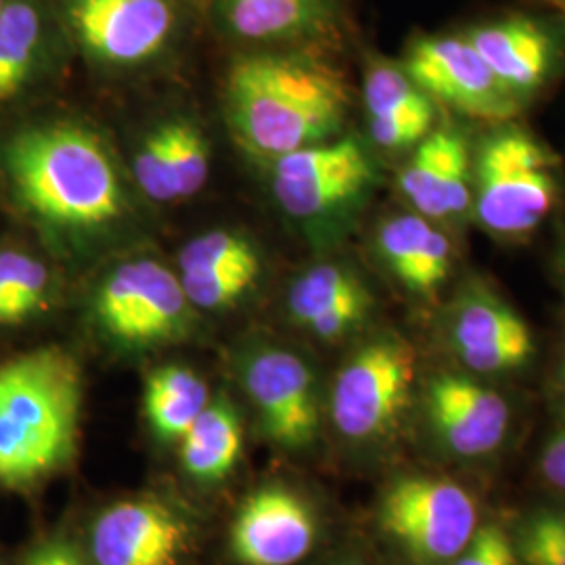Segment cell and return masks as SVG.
Here are the masks:
<instances>
[{
  "mask_svg": "<svg viewBox=\"0 0 565 565\" xmlns=\"http://www.w3.org/2000/svg\"><path fill=\"white\" fill-rule=\"evenodd\" d=\"M186 312L189 300L181 277L149 258L118 266L102 282L95 300L103 331L124 345H153L179 338Z\"/></svg>",
  "mask_w": 565,
  "mask_h": 565,
  "instance_id": "52a82bcc",
  "label": "cell"
},
{
  "mask_svg": "<svg viewBox=\"0 0 565 565\" xmlns=\"http://www.w3.org/2000/svg\"><path fill=\"white\" fill-rule=\"evenodd\" d=\"M317 534V518L302 497L266 486L239 507L231 548L243 565H296L312 551Z\"/></svg>",
  "mask_w": 565,
  "mask_h": 565,
  "instance_id": "7c38bea8",
  "label": "cell"
},
{
  "mask_svg": "<svg viewBox=\"0 0 565 565\" xmlns=\"http://www.w3.org/2000/svg\"><path fill=\"white\" fill-rule=\"evenodd\" d=\"M518 562L513 539L501 525L486 524L476 530L455 565H518Z\"/></svg>",
  "mask_w": 565,
  "mask_h": 565,
  "instance_id": "4dcf8cb0",
  "label": "cell"
},
{
  "mask_svg": "<svg viewBox=\"0 0 565 565\" xmlns=\"http://www.w3.org/2000/svg\"><path fill=\"white\" fill-rule=\"evenodd\" d=\"M427 419L440 445L459 457H484L505 440V398L461 373L436 375L425 392Z\"/></svg>",
  "mask_w": 565,
  "mask_h": 565,
  "instance_id": "4fadbf2b",
  "label": "cell"
},
{
  "mask_svg": "<svg viewBox=\"0 0 565 565\" xmlns=\"http://www.w3.org/2000/svg\"><path fill=\"white\" fill-rule=\"evenodd\" d=\"M415 382V352L394 335L363 345L333 384L331 417L343 438L369 443L398 424Z\"/></svg>",
  "mask_w": 565,
  "mask_h": 565,
  "instance_id": "8992f818",
  "label": "cell"
},
{
  "mask_svg": "<svg viewBox=\"0 0 565 565\" xmlns=\"http://www.w3.org/2000/svg\"><path fill=\"white\" fill-rule=\"evenodd\" d=\"M525 565H565V511H541L527 518L513 541Z\"/></svg>",
  "mask_w": 565,
  "mask_h": 565,
  "instance_id": "f1b7e54d",
  "label": "cell"
},
{
  "mask_svg": "<svg viewBox=\"0 0 565 565\" xmlns=\"http://www.w3.org/2000/svg\"><path fill=\"white\" fill-rule=\"evenodd\" d=\"M260 266L258 252L242 235L231 231H212L186 243L181 252V273Z\"/></svg>",
  "mask_w": 565,
  "mask_h": 565,
  "instance_id": "83f0119b",
  "label": "cell"
},
{
  "mask_svg": "<svg viewBox=\"0 0 565 565\" xmlns=\"http://www.w3.org/2000/svg\"><path fill=\"white\" fill-rule=\"evenodd\" d=\"M373 163L361 142H317L277 158L275 195L296 218H319L354 202L373 181Z\"/></svg>",
  "mask_w": 565,
  "mask_h": 565,
  "instance_id": "9c48e42d",
  "label": "cell"
},
{
  "mask_svg": "<svg viewBox=\"0 0 565 565\" xmlns=\"http://www.w3.org/2000/svg\"><path fill=\"white\" fill-rule=\"evenodd\" d=\"M82 46L111 65L156 57L177 28L170 0H65Z\"/></svg>",
  "mask_w": 565,
  "mask_h": 565,
  "instance_id": "30bf717a",
  "label": "cell"
},
{
  "mask_svg": "<svg viewBox=\"0 0 565 565\" xmlns=\"http://www.w3.org/2000/svg\"><path fill=\"white\" fill-rule=\"evenodd\" d=\"M404 72L429 99L486 121L511 120L520 111L515 97L463 36H425L413 42Z\"/></svg>",
  "mask_w": 565,
  "mask_h": 565,
  "instance_id": "ba28073f",
  "label": "cell"
},
{
  "mask_svg": "<svg viewBox=\"0 0 565 565\" xmlns=\"http://www.w3.org/2000/svg\"><path fill=\"white\" fill-rule=\"evenodd\" d=\"M473 160L471 210L480 226L501 239L532 235L559 195L555 156L525 130L501 128Z\"/></svg>",
  "mask_w": 565,
  "mask_h": 565,
  "instance_id": "277c9868",
  "label": "cell"
},
{
  "mask_svg": "<svg viewBox=\"0 0 565 565\" xmlns=\"http://www.w3.org/2000/svg\"><path fill=\"white\" fill-rule=\"evenodd\" d=\"M333 0H221L228 32L245 41H281L317 28Z\"/></svg>",
  "mask_w": 565,
  "mask_h": 565,
  "instance_id": "603a6c76",
  "label": "cell"
},
{
  "mask_svg": "<svg viewBox=\"0 0 565 565\" xmlns=\"http://www.w3.org/2000/svg\"><path fill=\"white\" fill-rule=\"evenodd\" d=\"M371 139L384 149H404L424 141L434 124L431 99L404 70L375 63L364 82Z\"/></svg>",
  "mask_w": 565,
  "mask_h": 565,
  "instance_id": "ffe728a7",
  "label": "cell"
},
{
  "mask_svg": "<svg viewBox=\"0 0 565 565\" xmlns=\"http://www.w3.org/2000/svg\"><path fill=\"white\" fill-rule=\"evenodd\" d=\"M82 373L60 345L0 363V490L28 492L76 455Z\"/></svg>",
  "mask_w": 565,
  "mask_h": 565,
  "instance_id": "6da1fadb",
  "label": "cell"
},
{
  "mask_svg": "<svg viewBox=\"0 0 565 565\" xmlns=\"http://www.w3.org/2000/svg\"><path fill=\"white\" fill-rule=\"evenodd\" d=\"M492 74L522 97L534 93L555 60V42L545 25L530 18H509L478 25L465 34Z\"/></svg>",
  "mask_w": 565,
  "mask_h": 565,
  "instance_id": "e0dca14e",
  "label": "cell"
},
{
  "mask_svg": "<svg viewBox=\"0 0 565 565\" xmlns=\"http://www.w3.org/2000/svg\"><path fill=\"white\" fill-rule=\"evenodd\" d=\"M401 191L429 221L459 218L471 210L473 166L463 137L455 130L427 135L401 172Z\"/></svg>",
  "mask_w": 565,
  "mask_h": 565,
  "instance_id": "2e32d148",
  "label": "cell"
},
{
  "mask_svg": "<svg viewBox=\"0 0 565 565\" xmlns=\"http://www.w3.org/2000/svg\"><path fill=\"white\" fill-rule=\"evenodd\" d=\"M186 546V524L151 499L107 507L90 532L95 565H179Z\"/></svg>",
  "mask_w": 565,
  "mask_h": 565,
  "instance_id": "5bb4252c",
  "label": "cell"
},
{
  "mask_svg": "<svg viewBox=\"0 0 565 565\" xmlns=\"http://www.w3.org/2000/svg\"><path fill=\"white\" fill-rule=\"evenodd\" d=\"M135 179L142 193L153 202H172L170 166H168V130L156 128L135 156Z\"/></svg>",
  "mask_w": 565,
  "mask_h": 565,
  "instance_id": "f546056e",
  "label": "cell"
},
{
  "mask_svg": "<svg viewBox=\"0 0 565 565\" xmlns=\"http://www.w3.org/2000/svg\"><path fill=\"white\" fill-rule=\"evenodd\" d=\"M564 277H565V258H564Z\"/></svg>",
  "mask_w": 565,
  "mask_h": 565,
  "instance_id": "d590c367",
  "label": "cell"
},
{
  "mask_svg": "<svg viewBox=\"0 0 565 565\" xmlns=\"http://www.w3.org/2000/svg\"><path fill=\"white\" fill-rule=\"evenodd\" d=\"M4 2H7V0H0V11H2V7H4Z\"/></svg>",
  "mask_w": 565,
  "mask_h": 565,
  "instance_id": "e575fe53",
  "label": "cell"
},
{
  "mask_svg": "<svg viewBox=\"0 0 565 565\" xmlns=\"http://www.w3.org/2000/svg\"><path fill=\"white\" fill-rule=\"evenodd\" d=\"M548 4H553V7H557L559 11H564L565 13V0H545Z\"/></svg>",
  "mask_w": 565,
  "mask_h": 565,
  "instance_id": "836d02e7",
  "label": "cell"
},
{
  "mask_svg": "<svg viewBox=\"0 0 565 565\" xmlns=\"http://www.w3.org/2000/svg\"><path fill=\"white\" fill-rule=\"evenodd\" d=\"M226 103L243 145L277 160L338 132L345 90L340 78L319 63L258 53L231 67Z\"/></svg>",
  "mask_w": 565,
  "mask_h": 565,
  "instance_id": "7a4b0ae2",
  "label": "cell"
},
{
  "mask_svg": "<svg viewBox=\"0 0 565 565\" xmlns=\"http://www.w3.org/2000/svg\"><path fill=\"white\" fill-rule=\"evenodd\" d=\"M44 18L34 0H7L0 11V102L18 95L41 57Z\"/></svg>",
  "mask_w": 565,
  "mask_h": 565,
  "instance_id": "cb8c5ba5",
  "label": "cell"
},
{
  "mask_svg": "<svg viewBox=\"0 0 565 565\" xmlns=\"http://www.w3.org/2000/svg\"><path fill=\"white\" fill-rule=\"evenodd\" d=\"M4 163L21 202L44 223L95 228L118 221L124 212L114 160L82 128L25 130L9 142Z\"/></svg>",
  "mask_w": 565,
  "mask_h": 565,
  "instance_id": "3957f363",
  "label": "cell"
},
{
  "mask_svg": "<svg viewBox=\"0 0 565 565\" xmlns=\"http://www.w3.org/2000/svg\"><path fill=\"white\" fill-rule=\"evenodd\" d=\"M294 321L321 340H338L364 321L371 296L361 279L338 264H319L291 285L287 298Z\"/></svg>",
  "mask_w": 565,
  "mask_h": 565,
  "instance_id": "ac0fdd59",
  "label": "cell"
},
{
  "mask_svg": "<svg viewBox=\"0 0 565 565\" xmlns=\"http://www.w3.org/2000/svg\"><path fill=\"white\" fill-rule=\"evenodd\" d=\"M380 524L413 562L443 565L469 545L478 530V509L452 480L408 476L385 490Z\"/></svg>",
  "mask_w": 565,
  "mask_h": 565,
  "instance_id": "5b68a950",
  "label": "cell"
},
{
  "mask_svg": "<svg viewBox=\"0 0 565 565\" xmlns=\"http://www.w3.org/2000/svg\"><path fill=\"white\" fill-rule=\"evenodd\" d=\"M450 345L476 373H505L534 354V338L524 319L486 287L463 291L450 317Z\"/></svg>",
  "mask_w": 565,
  "mask_h": 565,
  "instance_id": "9a60e30c",
  "label": "cell"
},
{
  "mask_svg": "<svg viewBox=\"0 0 565 565\" xmlns=\"http://www.w3.org/2000/svg\"><path fill=\"white\" fill-rule=\"evenodd\" d=\"M168 166L172 202L195 195L210 174V149L202 130L191 121H168Z\"/></svg>",
  "mask_w": 565,
  "mask_h": 565,
  "instance_id": "484cf974",
  "label": "cell"
},
{
  "mask_svg": "<svg viewBox=\"0 0 565 565\" xmlns=\"http://www.w3.org/2000/svg\"><path fill=\"white\" fill-rule=\"evenodd\" d=\"M210 404L207 385L184 366L156 369L145 384V417L163 443H181L182 436Z\"/></svg>",
  "mask_w": 565,
  "mask_h": 565,
  "instance_id": "7402d4cb",
  "label": "cell"
},
{
  "mask_svg": "<svg viewBox=\"0 0 565 565\" xmlns=\"http://www.w3.org/2000/svg\"><path fill=\"white\" fill-rule=\"evenodd\" d=\"M242 448V424L235 406L228 401H216L203 408L182 436V467L195 480L218 482L235 469Z\"/></svg>",
  "mask_w": 565,
  "mask_h": 565,
  "instance_id": "44dd1931",
  "label": "cell"
},
{
  "mask_svg": "<svg viewBox=\"0 0 565 565\" xmlns=\"http://www.w3.org/2000/svg\"><path fill=\"white\" fill-rule=\"evenodd\" d=\"M377 249L390 273L417 296H434L452 270V245L422 214L385 221L377 235Z\"/></svg>",
  "mask_w": 565,
  "mask_h": 565,
  "instance_id": "d6986e66",
  "label": "cell"
},
{
  "mask_svg": "<svg viewBox=\"0 0 565 565\" xmlns=\"http://www.w3.org/2000/svg\"><path fill=\"white\" fill-rule=\"evenodd\" d=\"M51 273L36 256L0 249V331L20 329L49 310Z\"/></svg>",
  "mask_w": 565,
  "mask_h": 565,
  "instance_id": "d4e9b609",
  "label": "cell"
},
{
  "mask_svg": "<svg viewBox=\"0 0 565 565\" xmlns=\"http://www.w3.org/2000/svg\"><path fill=\"white\" fill-rule=\"evenodd\" d=\"M245 387L256 404L264 434L287 450H300L319 436L315 377L300 356L287 350H263L245 366Z\"/></svg>",
  "mask_w": 565,
  "mask_h": 565,
  "instance_id": "8fae6325",
  "label": "cell"
},
{
  "mask_svg": "<svg viewBox=\"0 0 565 565\" xmlns=\"http://www.w3.org/2000/svg\"><path fill=\"white\" fill-rule=\"evenodd\" d=\"M541 471L548 484L565 492V413L545 445L541 457Z\"/></svg>",
  "mask_w": 565,
  "mask_h": 565,
  "instance_id": "d6a6232c",
  "label": "cell"
},
{
  "mask_svg": "<svg viewBox=\"0 0 565 565\" xmlns=\"http://www.w3.org/2000/svg\"><path fill=\"white\" fill-rule=\"evenodd\" d=\"M564 380H565V369H564Z\"/></svg>",
  "mask_w": 565,
  "mask_h": 565,
  "instance_id": "74e56055",
  "label": "cell"
},
{
  "mask_svg": "<svg viewBox=\"0 0 565 565\" xmlns=\"http://www.w3.org/2000/svg\"><path fill=\"white\" fill-rule=\"evenodd\" d=\"M258 275L260 266L181 273V285L189 303L203 310H218L239 302L254 287Z\"/></svg>",
  "mask_w": 565,
  "mask_h": 565,
  "instance_id": "4316f807",
  "label": "cell"
},
{
  "mask_svg": "<svg viewBox=\"0 0 565 565\" xmlns=\"http://www.w3.org/2000/svg\"><path fill=\"white\" fill-rule=\"evenodd\" d=\"M20 565H88L81 548L65 536H46L30 546Z\"/></svg>",
  "mask_w": 565,
  "mask_h": 565,
  "instance_id": "1f68e13d",
  "label": "cell"
},
{
  "mask_svg": "<svg viewBox=\"0 0 565 565\" xmlns=\"http://www.w3.org/2000/svg\"><path fill=\"white\" fill-rule=\"evenodd\" d=\"M345 565H359V564H345Z\"/></svg>",
  "mask_w": 565,
  "mask_h": 565,
  "instance_id": "8d00e7d4",
  "label": "cell"
}]
</instances>
